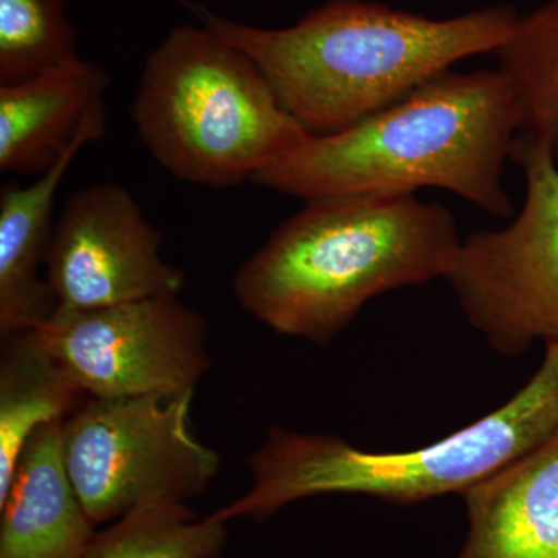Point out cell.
I'll return each instance as SVG.
<instances>
[{
	"instance_id": "cell-1",
	"label": "cell",
	"mask_w": 558,
	"mask_h": 558,
	"mask_svg": "<svg viewBox=\"0 0 558 558\" xmlns=\"http://www.w3.org/2000/svg\"><path fill=\"white\" fill-rule=\"evenodd\" d=\"M521 131L501 70L450 69L347 130L311 134L252 183L306 202L439 189L510 218L505 168Z\"/></svg>"
},
{
	"instance_id": "cell-2",
	"label": "cell",
	"mask_w": 558,
	"mask_h": 558,
	"mask_svg": "<svg viewBox=\"0 0 558 558\" xmlns=\"http://www.w3.org/2000/svg\"><path fill=\"white\" fill-rule=\"evenodd\" d=\"M196 13L256 62L314 135L347 130L465 58L497 53L520 16L498 5L433 20L374 0H329L284 28Z\"/></svg>"
},
{
	"instance_id": "cell-3",
	"label": "cell",
	"mask_w": 558,
	"mask_h": 558,
	"mask_svg": "<svg viewBox=\"0 0 558 558\" xmlns=\"http://www.w3.org/2000/svg\"><path fill=\"white\" fill-rule=\"evenodd\" d=\"M461 244L449 209L416 194L311 201L242 264L234 293L278 336L326 344L376 296L446 279Z\"/></svg>"
},
{
	"instance_id": "cell-4",
	"label": "cell",
	"mask_w": 558,
	"mask_h": 558,
	"mask_svg": "<svg viewBox=\"0 0 558 558\" xmlns=\"http://www.w3.org/2000/svg\"><path fill=\"white\" fill-rule=\"evenodd\" d=\"M517 395L473 424L429 446L369 451L323 433L270 427L248 458V490L218 519H269L301 499L365 495L409 506L464 495L558 436V343Z\"/></svg>"
},
{
	"instance_id": "cell-5",
	"label": "cell",
	"mask_w": 558,
	"mask_h": 558,
	"mask_svg": "<svg viewBox=\"0 0 558 558\" xmlns=\"http://www.w3.org/2000/svg\"><path fill=\"white\" fill-rule=\"evenodd\" d=\"M131 117L160 167L209 189L252 182L311 135L256 62L204 25L171 28L150 51Z\"/></svg>"
},
{
	"instance_id": "cell-6",
	"label": "cell",
	"mask_w": 558,
	"mask_h": 558,
	"mask_svg": "<svg viewBox=\"0 0 558 558\" xmlns=\"http://www.w3.org/2000/svg\"><path fill=\"white\" fill-rule=\"evenodd\" d=\"M194 391L89 398L62 424V461L95 527L149 498L186 502L216 480L220 454L190 429Z\"/></svg>"
},
{
	"instance_id": "cell-7",
	"label": "cell",
	"mask_w": 558,
	"mask_h": 558,
	"mask_svg": "<svg viewBox=\"0 0 558 558\" xmlns=\"http://www.w3.org/2000/svg\"><path fill=\"white\" fill-rule=\"evenodd\" d=\"M512 160L524 175L523 207L505 229L462 240L446 277L472 328L506 357L558 343V165L524 132Z\"/></svg>"
},
{
	"instance_id": "cell-8",
	"label": "cell",
	"mask_w": 558,
	"mask_h": 558,
	"mask_svg": "<svg viewBox=\"0 0 558 558\" xmlns=\"http://www.w3.org/2000/svg\"><path fill=\"white\" fill-rule=\"evenodd\" d=\"M179 296L57 310L33 333L89 398L182 395L213 359L207 319Z\"/></svg>"
},
{
	"instance_id": "cell-9",
	"label": "cell",
	"mask_w": 558,
	"mask_h": 558,
	"mask_svg": "<svg viewBox=\"0 0 558 558\" xmlns=\"http://www.w3.org/2000/svg\"><path fill=\"white\" fill-rule=\"evenodd\" d=\"M46 278L58 310L89 311L180 295L185 271L161 256V236L130 191L95 183L75 191L51 238Z\"/></svg>"
},
{
	"instance_id": "cell-10",
	"label": "cell",
	"mask_w": 558,
	"mask_h": 558,
	"mask_svg": "<svg viewBox=\"0 0 558 558\" xmlns=\"http://www.w3.org/2000/svg\"><path fill=\"white\" fill-rule=\"evenodd\" d=\"M109 75L78 60L11 86H0V171L40 178L78 143L108 130Z\"/></svg>"
},
{
	"instance_id": "cell-11",
	"label": "cell",
	"mask_w": 558,
	"mask_h": 558,
	"mask_svg": "<svg viewBox=\"0 0 558 558\" xmlns=\"http://www.w3.org/2000/svg\"><path fill=\"white\" fill-rule=\"evenodd\" d=\"M62 424L39 428L25 446L0 502V558H83L95 537L62 461Z\"/></svg>"
},
{
	"instance_id": "cell-12",
	"label": "cell",
	"mask_w": 558,
	"mask_h": 558,
	"mask_svg": "<svg viewBox=\"0 0 558 558\" xmlns=\"http://www.w3.org/2000/svg\"><path fill=\"white\" fill-rule=\"evenodd\" d=\"M462 498L458 558H558V436Z\"/></svg>"
},
{
	"instance_id": "cell-13",
	"label": "cell",
	"mask_w": 558,
	"mask_h": 558,
	"mask_svg": "<svg viewBox=\"0 0 558 558\" xmlns=\"http://www.w3.org/2000/svg\"><path fill=\"white\" fill-rule=\"evenodd\" d=\"M89 145L78 143L60 163L31 185L0 190V333L39 328L58 310L57 296L40 269L53 238L54 197L70 165Z\"/></svg>"
},
{
	"instance_id": "cell-14",
	"label": "cell",
	"mask_w": 558,
	"mask_h": 558,
	"mask_svg": "<svg viewBox=\"0 0 558 558\" xmlns=\"http://www.w3.org/2000/svg\"><path fill=\"white\" fill-rule=\"evenodd\" d=\"M0 357V502L25 446L39 428L64 422L89 399L33 330L2 337Z\"/></svg>"
},
{
	"instance_id": "cell-15",
	"label": "cell",
	"mask_w": 558,
	"mask_h": 558,
	"mask_svg": "<svg viewBox=\"0 0 558 558\" xmlns=\"http://www.w3.org/2000/svg\"><path fill=\"white\" fill-rule=\"evenodd\" d=\"M227 521L199 519L186 502L149 498L95 534L83 558H220Z\"/></svg>"
},
{
	"instance_id": "cell-16",
	"label": "cell",
	"mask_w": 558,
	"mask_h": 558,
	"mask_svg": "<svg viewBox=\"0 0 558 558\" xmlns=\"http://www.w3.org/2000/svg\"><path fill=\"white\" fill-rule=\"evenodd\" d=\"M495 54L519 102L521 132L545 143L558 165V0L517 17Z\"/></svg>"
},
{
	"instance_id": "cell-17",
	"label": "cell",
	"mask_w": 558,
	"mask_h": 558,
	"mask_svg": "<svg viewBox=\"0 0 558 558\" xmlns=\"http://www.w3.org/2000/svg\"><path fill=\"white\" fill-rule=\"evenodd\" d=\"M69 0H0V86L81 60Z\"/></svg>"
}]
</instances>
